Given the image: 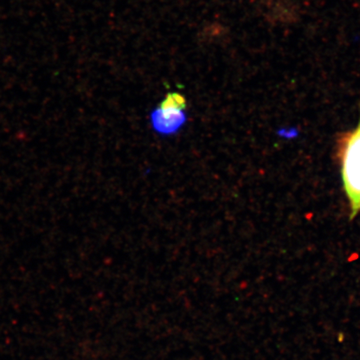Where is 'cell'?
Returning a JSON list of instances; mask_svg holds the SVG:
<instances>
[{"label":"cell","mask_w":360,"mask_h":360,"mask_svg":"<svg viewBox=\"0 0 360 360\" xmlns=\"http://www.w3.org/2000/svg\"><path fill=\"white\" fill-rule=\"evenodd\" d=\"M151 125L158 134L170 135L177 131L186 122V115L184 110H162L158 108L150 115Z\"/></svg>","instance_id":"2"},{"label":"cell","mask_w":360,"mask_h":360,"mask_svg":"<svg viewBox=\"0 0 360 360\" xmlns=\"http://www.w3.org/2000/svg\"><path fill=\"white\" fill-rule=\"evenodd\" d=\"M160 108L162 110H184L186 108V97L176 92L168 94L165 101L160 103Z\"/></svg>","instance_id":"3"},{"label":"cell","mask_w":360,"mask_h":360,"mask_svg":"<svg viewBox=\"0 0 360 360\" xmlns=\"http://www.w3.org/2000/svg\"><path fill=\"white\" fill-rule=\"evenodd\" d=\"M343 186L349 201L350 219L360 213V117L352 131L341 135L338 141Z\"/></svg>","instance_id":"1"}]
</instances>
